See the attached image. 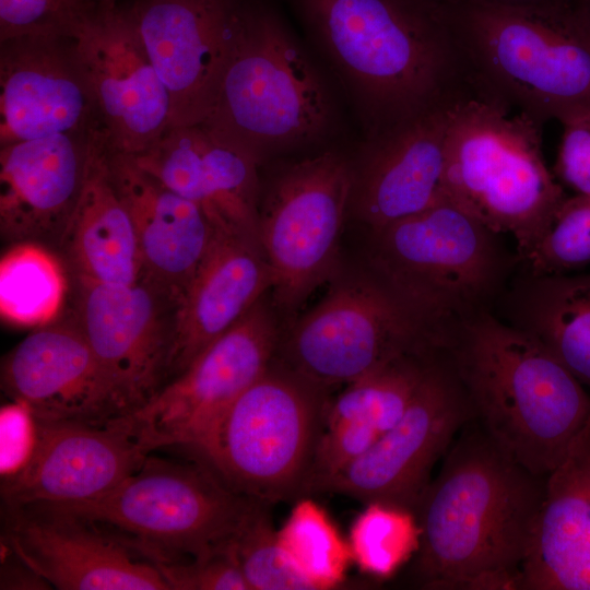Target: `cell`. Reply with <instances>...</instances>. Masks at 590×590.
<instances>
[{
    "label": "cell",
    "mask_w": 590,
    "mask_h": 590,
    "mask_svg": "<svg viewBox=\"0 0 590 590\" xmlns=\"http://www.w3.org/2000/svg\"><path fill=\"white\" fill-rule=\"evenodd\" d=\"M440 2L486 94L541 125L590 113V28L570 3Z\"/></svg>",
    "instance_id": "5b68a950"
},
{
    "label": "cell",
    "mask_w": 590,
    "mask_h": 590,
    "mask_svg": "<svg viewBox=\"0 0 590 590\" xmlns=\"http://www.w3.org/2000/svg\"><path fill=\"white\" fill-rule=\"evenodd\" d=\"M546 476L505 452L474 421L458 433L415 509L424 589L518 590Z\"/></svg>",
    "instance_id": "7a4b0ae2"
},
{
    "label": "cell",
    "mask_w": 590,
    "mask_h": 590,
    "mask_svg": "<svg viewBox=\"0 0 590 590\" xmlns=\"http://www.w3.org/2000/svg\"><path fill=\"white\" fill-rule=\"evenodd\" d=\"M255 499L221 482L203 464L148 456L117 486L95 498L42 505L116 533L152 562L192 559L227 543Z\"/></svg>",
    "instance_id": "ba28073f"
},
{
    "label": "cell",
    "mask_w": 590,
    "mask_h": 590,
    "mask_svg": "<svg viewBox=\"0 0 590 590\" xmlns=\"http://www.w3.org/2000/svg\"><path fill=\"white\" fill-rule=\"evenodd\" d=\"M278 541L314 590L339 588L352 560L345 542L326 510L310 498L300 497L284 524Z\"/></svg>",
    "instance_id": "4dcf8cb0"
},
{
    "label": "cell",
    "mask_w": 590,
    "mask_h": 590,
    "mask_svg": "<svg viewBox=\"0 0 590 590\" xmlns=\"http://www.w3.org/2000/svg\"><path fill=\"white\" fill-rule=\"evenodd\" d=\"M542 125L493 96L448 114L445 197L493 234L510 235L526 257L567 198L546 166Z\"/></svg>",
    "instance_id": "8992f818"
},
{
    "label": "cell",
    "mask_w": 590,
    "mask_h": 590,
    "mask_svg": "<svg viewBox=\"0 0 590 590\" xmlns=\"http://www.w3.org/2000/svg\"><path fill=\"white\" fill-rule=\"evenodd\" d=\"M86 8L80 0H0V40L26 34H70Z\"/></svg>",
    "instance_id": "d590c367"
},
{
    "label": "cell",
    "mask_w": 590,
    "mask_h": 590,
    "mask_svg": "<svg viewBox=\"0 0 590 590\" xmlns=\"http://www.w3.org/2000/svg\"><path fill=\"white\" fill-rule=\"evenodd\" d=\"M1 386L39 421L102 424L133 413L72 319L36 328L14 346Z\"/></svg>",
    "instance_id": "ffe728a7"
},
{
    "label": "cell",
    "mask_w": 590,
    "mask_h": 590,
    "mask_svg": "<svg viewBox=\"0 0 590 590\" xmlns=\"http://www.w3.org/2000/svg\"><path fill=\"white\" fill-rule=\"evenodd\" d=\"M326 392L273 359L189 449L243 496L267 504L303 497Z\"/></svg>",
    "instance_id": "52a82bcc"
},
{
    "label": "cell",
    "mask_w": 590,
    "mask_h": 590,
    "mask_svg": "<svg viewBox=\"0 0 590 590\" xmlns=\"http://www.w3.org/2000/svg\"><path fill=\"white\" fill-rule=\"evenodd\" d=\"M363 140L483 96L440 0H285Z\"/></svg>",
    "instance_id": "6da1fadb"
},
{
    "label": "cell",
    "mask_w": 590,
    "mask_h": 590,
    "mask_svg": "<svg viewBox=\"0 0 590 590\" xmlns=\"http://www.w3.org/2000/svg\"><path fill=\"white\" fill-rule=\"evenodd\" d=\"M450 109L363 140L357 164L353 163L350 209L374 233L445 198L442 175Z\"/></svg>",
    "instance_id": "7402d4cb"
},
{
    "label": "cell",
    "mask_w": 590,
    "mask_h": 590,
    "mask_svg": "<svg viewBox=\"0 0 590 590\" xmlns=\"http://www.w3.org/2000/svg\"><path fill=\"white\" fill-rule=\"evenodd\" d=\"M569 3L590 28V0H570Z\"/></svg>",
    "instance_id": "60d3db41"
},
{
    "label": "cell",
    "mask_w": 590,
    "mask_h": 590,
    "mask_svg": "<svg viewBox=\"0 0 590 590\" xmlns=\"http://www.w3.org/2000/svg\"><path fill=\"white\" fill-rule=\"evenodd\" d=\"M555 175L576 194H590V113L562 122Z\"/></svg>",
    "instance_id": "74e56055"
},
{
    "label": "cell",
    "mask_w": 590,
    "mask_h": 590,
    "mask_svg": "<svg viewBox=\"0 0 590 590\" xmlns=\"http://www.w3.org/2000/svg\"><path fill=\"white\" fill-rule=\"evenodd\" d=\"M107 148L138 155L172 126V101L123 5L86 8L69 34Z\"/></svg>",
    "instance_id": "5bb4252c"
},
{
    "label": "cell",
    "mask_w": 590,
    "mask_h": 590,
    "mask_svg": "<svg viewBox=\"0 0 590 590\" xmlns=\"http://www.w3.org/2000/svg\"><path fill=\"white\" fill-rule=\"evenodd\" d=\"M524 302V323L590 393V272L538 275Z\"/></svg>",
    "instance_id": "83f0119b"
},
{
    "label": "cell",
    "mask_w": 590,
    "mask_h": 590,
    "mask_svg": "<svg viewBox=\"0 0 590 590\" xmlns=\"http://www.w3.org/2000/svg\"><path fill=\"white\" fill-rule=\"evenodd\" d=\"M4 545V544H3ZM7 551L0 570L1 590H47L51 585L12 550Z\"/></svg>",
    "instance_id": "f35d334b"
},
{
    "label": "cell",
    "mask_w": 590,
    "mask_h": 590,
    "mask_svg": "<svg viewBox=\"0 0 590 590\" xmlns=\"http://www.w3.org/2000/svg\"><path fill=\"white\" fill-rule=\"evenodd\" d=\"M420 545L415 512L389 503H367L350 530L352 560L363 573L378 579L391 578L415 557Z\"/></svg>",
    "instance_id": "1f68e13d"
},
{
    "label": "cell",
    "mask_w": 590,
    "mask_h": 590,
    "mask_svg": "<svg viewBox=\"0 0 590 590\" xmlns=\"http://www.w3.org/2000/svg\"><path fill=\"white\" fill-rule=\"evenodd\" d=\"M506 7H552L569 3L570 0H469Z\"/></svg>",
    "instance_id": "ab89813d"
},
{
    "label": "cell",
    "mask_w": 590,
    "mask_h": 590,
    "mask_svg": "<svg viewBox=\"0 0 590 590\" xmlns=\"http://www.w3.org/2000/svg\"><path fill=\"white\" fill-rule=\"evenodd\" d=\"M36 422L37 440L30 461L2 481L5 505L95 498L134 473L150 455L133 413L102 424Z\"/></svg>",
    "instance_id": "ac0fdd59"
},
{
    "label": "cell",
    "mask_w": 590,
    "mask_h": 590,
    "mask_svg": "<svg viewBox=\"0 0 590 590\" xmlns=\"http://www.w3.org/2000/svg\"><path fill=\"white\" fill-rule=\"evenodd\" d=\"M271 287L272 275L261 248L237 234L216 231L176 308L167 381L229 330Z\"/></svg>",
    "instance_id": "cb8c5ba5"
},
{
    "label": "cell",
    "mask_w": 590,
    "mask_h": 590,
    "mask_svg": "<svg viewBox=\"0 0 590 590\" xmlns=\"http://www.w3.org/2000/svg\"><path fill=\"white\" fill-rule=\"evenodd\" d=\"M62 133L104 134L72 36L0 40V148Z\"/></svg>",
    "instance_id": "e0dca14e"
},
{
    "label": "cell",
    "mask_w": 590,
    "mask_h": 590,
    "mask_svg": "<svg viewBox=\"0 0 590 590\" xmlns=\"http://www.w3.org/2000/svg\"><path fill=\"white\" fill-rule=\"evenodd\" d=\"M170 590H250L229 541L189 563L154 562Z\"/></svg>",
    "instance_id": "e575fe53"
},
{
    "label": "cell",
    "mask_w": 590,
    "mask_h": 590,
    "mask_svg": "<svg viewBox=\"0 0 590 590\" xmlns=\"http://www.w3.org/2000/svg\"><path fill=\"white\" fill-rule=\"evenodd\" d=\"M37 440L32 410L12 400L0 411V472L2 481L17 474L30 461Z\"/></svg>",
    "instance_id": "8d00e7d4"
},
{
    "label": "cell",
    "mask_w": 590,
    "mask_h": 590,
    "mask_svg": "<svg viewBox=\"0 0 590 590\" xmlns=\"http://www.w3.org/2000/svg\"><path fill=\"white\" fill-rule=\"evenodd\" d=\"M86 8L117 5L120 0H80Z\"/></svg>",
    "instance_id": "b9f144b4"
},
{
    "label": "cell",
    "mask_w": 590,
    "mask_h": 590,
    "mask_svg": "<svg viewBox=\"0 0 590 590\" xmlns=\"http://www.w3.org/2000/svg\"><path fill=\"white\" fill-rule=\"evenodd\" d=\"M440 354L429 364L401 418L317 492L389 503L415 512L435 463L473 420L465 392L446 353Z\"/></svg>",
    "instance_id": "7c38bea8"
},
{
    "label": "cell",
    "mask_w": 590,
    "mask_h": 590,
    "mask_svg": "<svg viewBox=\"0 0 590 590\" xmlns=\"http://www.w3.org/2000/svg\"><path fill=\"white\" fill-rule=\"evenodd\" d=\"M241 0H130L123 5L170 96L172 126L202 123L235 46Z\"/></svg>",
    "instance_id": "9a60e30c"
},
{
    "label": "cell",
    "mask_w": 590,
    "mask_h": 590,
    "mask_svg": "<svg viewBox=\"0 0 590 590\" xmlns=\"http://www.w3.org/2000/svg\"><path fill=\"white\" fill-rule=\"evenodd\" d=\"M5 518L2 544L56 589L169 590L154 562L94 522L42 505H7Z\"/></svg>",
    "instance_id": "d6986e66"
},
{
    "label": "cell",
    "mask_w": 590,
    "mask_h": 590,
    "mask_svg": "<svg viewBox=\"0 0 590 590\" xmlns=\"http://www.w3.org/2000/svg\"><path fill=\"white\" fill-rule=\"evenodd\" d=\"M374 234L384 285L445 345L438 322L468 312L496 278L493 233L445 197Z\"/></svg>",
    "instance_id": "9c48e42d"
},
{
    "label": "cell",
    "mask_w": 590,
    "mask_h": 590,
    "mask_svg": "<svg viewBox=\"0 0 590 590\" xmlns=\"http://www.w3.org/2000/svg\"><path fill=\"white\" fill-rule=\"evenodd\" d=\"M130 156L199 205L216 231L237 234L260 247V164L253 157L202 125L170 127L148 150Z\"/></svg>",
    "instance_id": "44dd1931"
},
{
    "label": "cell",
    "mask_w": 590,
    "mask_h": 590,
    "mask_svg": "<svg viewBox=\"0 0 590 590\" xmlns=\"http://www.w3.org/2000/svg\"><path fill=\"white\" fill-rule=\"evenodd\" d=\"M441 351L384 284L352 280L335 285L280 335L274 361L328 390L397 358Z\"/></svg>",
    "instance_id": "8fae6325"
},
{
    "label": "cell",
    "mask_w": 590,
    "mask_h": 590,
    "mask_svg": "<svg viewBox=\"0 0 590 590\" xmlns=\"http://www.w3.org/2000/svg\"><path fill=\"white\" fill-rule=\"evenodd\" d=\"M536 275L560 274L590 262V194L566 198L524 257Z\"/></svg>",
    "instance_id": "836d02e7"
},
{
    "label": "cell",
    "mask_w": 590,
    "mask_h": 590,
    "mask_svg": "<svg viewBox=\"0 0 590 590\" xmlns=\"http://www.w3.org/2000/svg\"><path fill=\"white\" fill-rule=\"evenodd\" d=\"M280 332L262 298L133 412L142 441L191 448L221 413L270 367Z\"/></svg>",
    "instance_id": "4fadbf2b"
},
{
    "label": "cell",
    "mask_w": 590,
    "mask_h": 590,
    "mask_svg": "<svg viewBox=\"0 0 590 590\" xmlns=\"http://www.w3.org/2000/svg\"><path fill=\"white\" fill-rule=\"evenodd\" d=\"M68 272L64 261L45 245H11L0 260L2 320L33 328L52 323L68 295Z\"/></svg>",
    "instance_id": "f1b7e54d"
},
{
    "label": "cell",
    "mask_w": 590,
    "mask_h": 590,
    "mask_svg": "<svg viewBox=\"0 0 590 590\" xmlns=\"http://www.w3.org/2000/svg\"><path fill=\"white\" fill-rule=\"evenodd\" d=\"M437 355L403 356L346 384L334 401L327 402L321 426L355 422L382 436L404 414Z\"/></svg>",
    "instance_id": "f546056e"
},
{
    "label": "cell",
    "mask_w": 590,
    "mask_h": 590,
    "mask_svg": "<svg viewBox=\"0 0 590 590\" xmlns=\"http://www.w3.org/2000/svg\"><path fill=\"white\" fill-rule=\"evenodd\" d=\"M518 590H590V420L546 476Z\"/></svg>",
    "instance_id": "484cf974"
},
{
    "label": "cell",
    "mask_w": 590,
    "mask_h": 590,
    "mask_svg": "<svg viewBox=\"0 0 590 590\" xmlns=\"http://www.w3.org/2000/svg\"><path fill=\"white\" fill-rule=\"evenodd\" d=\"M58 246L73 280L132 284L142 274L135 227L114 182L104 135L92 145L80 196Z\"/></svg>",
    "instance_id": "4316f807"
},
{
    "label": "cell",
    "mask_w": 590,
    "mask_h": 590,
    "mask_svg": "<svg viewBox=\"0 0 590 590\" xmlns=\"http://www.w3.org/2000/svg\"><path fill=\"white\" fill-rule=\"evenodd\" d=\"M445 353L473 420L511 458L547 476L590 420V393L534 335L482 315Z\"/></svg>",
    "instance_id": "3957f363"
},
{
    "label": "cell",
    "mask_w": 590,
    "mask_h": 590,
    "mask_svg": "<svg viewBox=\"0 0 590 590\" xmlns=\"http://www.w3.org/2000/svg\"><path fill=\"white\" fill-rule=\"evenodd\" d=\"M268 505L255 499L229 540L250 590H314L281 548Z\"/></svg>",
    "instance_id": "d6a6232c"
},
{
    "label": "cell",
    "mask_w": 590,
    "mask_h": 590,
    "mask_svg": "<svg viewBox=\"0 0 590 590\" xmlns=\"http://www.w3.org/2000/svg\"><path fill=\"white\" fill-rule=\"evenodd\" d=\"M108 165L133 220L141 275L180 300L213 241L215 227L199 205L170 190L130 155L108 150Z\"/></svg>",
    "instance_id": "d4e9b609"
},
{
    "label": "cell",
    "mask_w": 590,
    "mask_h": 590,
    "mask_svg": "<svg viewBox=\"0 0 590 590\" xmlns=\"http://www.w3.org/2000/svg\"><path fill=\"white\" fill-rule=\"evenodd\" d=\"M335 92L276 8L241 0L237 35L213 110L202 125L260 165L337 135Z\"/></svg>",
    "instance_id": "277c9868"
},
{
    "label": "cell",
    "mask_w": 590,
    "mask_h": 590,
    "mask_svg": "<svg viewBox=\"0 0 590 590\" xmlns=\"http://www.w3.org/2000/svg\"><path fill=\"white\" fill-rule=\"evenodd\" d=\"M353 180V162L328 148L286 163L261 187L259 243L279 307L294 310L330 276Z\"/></svg>",
    "instance_id": "30bf717a"
},
{
    "label": "cell",
    "mask_w": 590,
    "mask_h": 590,
    "mask_svg": "<svg viewBox=\"0 0 590 590\" xmlns=\"http://www.w3.org/2000/svg\"><path fill=\"white\" fill-rule=\"evenodd\" d=\"M73 281L72 320L134 412L167 381L179 299L142 275L132 284Z\"/></svg>",
    "instance_id": "2e32d148"
},
{
    "label": "cell",
    "mask_w": 590,
    "mask_h": 590,
    "mask_svg": "<svg viewBox=\"0 0 590 590\" xmlns=\"http://www.w3.org/2000/svg\"><path fill=\"white\" fill-rule=\"evenodd\" d=\"M99 135L62 133L0 148V232L7 241L59 243Z\"/></svg>",
    "instance_id": "603a6c76"
}]
</instances>
